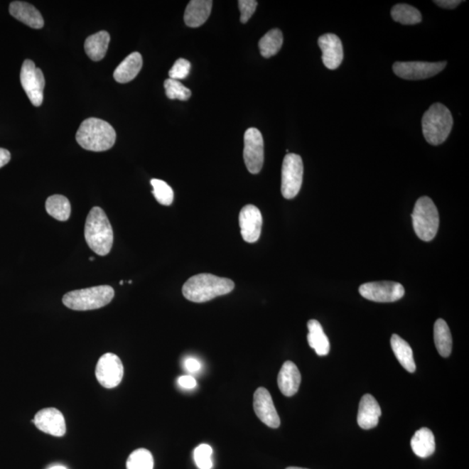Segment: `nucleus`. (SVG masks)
Listing matches in <instances>:
<instances>
[{"label":"nucleus","instance_id":"9b49d317","mask_svg":"<svg viewBox=\"0 0 469 469\" xmlns=\"http://www.w3.org/2000/svg\"><path fill=\"white\" fill-rule=\"evenodd\" d=\"M447 62H397L393 70L397 76L404 80H426L437 75L446 68Z\"/></svg>","mask_w":469,"mask_h":469},{"label":"nucleus","instance_id":"e433bc0d","mask_svg":"<svg viewBox=\"0 0 469 469\" xmlns=\"http://www.w3.org/2000/svg\"><path fill=\"white\" fill-rule=\"evenodd\" d=\"M185 369L190 373L198 372L201 369V363L197 359L189 358L185 362Z\"/></svg>","mask_w":469,"mask_h":469},{"label":"nucleus","instance_id":"473e14b6","mask_svg":"<svg viewBox=\"0 0 469 469\" xmlns=\"http://www.w3.org/2000/svg\"><path fill=\"white\" fill-rule=\"evenodd\" d=\"M212 448L208 444H201L195 448L194 460L199 469H211L213 468Z\"/></svg>","mask_w":469,"mask_h":469},{"label":"nucleus","instance_id":"5701e85b","mask_svg":"<svg viewBox=\"0 0 469 469\" xmlns=\"http://www.w3.org/2000/svg\"><path fill=\"white\" fill-rule=\"evenodd\" d=\"M308 343L311 347L315 350L316 353L320 357H324L330 353V341L318 320L314 319L308 320Z\"/></svg>","mask_w":469,"mask_h":469},{"label":"nucleus","instance_id":"0eeeda50","mask_svg":"<svg viewBox=\"0 0 469 469\" xmlns=\"http://www.w3.org/2000/svg\"><path fill=\"white\" fill-rule=\"evenodd\" d=\"M303 163L299 155L285 156L281 168V194L286 199H293L299 193L303 185Z\"/></svg>","mask_w":469,"mask_h":469},{"label":"nucleus","instance_id":"a19ab883","mask_svg":"<svg viewBox=\"0 0 469 469\" xmlns=\"http://www.w3.org/2000/svg\"><path fill=\"white\" fill-rule=\"evenodd\" d=\"M286 469H307V468H297V467H289V468H287Z\"/></svg>","mask_w":469,"mask_h":469},{"label":"nucleus","instance_id":"79ce46f5","mask_svg":"<svg viewBox=\"0 0 469 469\" xmlns=\"http://www.w3.org/2000/svg\"><path fill=\"white\" fill-rule=\"evenodd\" d=\"M93 260H95V258H94V257H90V261H93Z\"/></svg>","mask_w":469,"mask_h":469},{"label":"nucleus","instance_id":"f8f14e48","mask_svg":"<svg viewBox=\"0 0 469 469\" xmlns=\"http://www.w3.org/2000/svg\"><path fill=\"white\" fill-rule=\"evenodd\" d=\"M96 377L104 388H116L124 377L122 361L115 354L107 353L102 355L96 367Z\"/></svg>","mask_w":469,"mask_h":469},{"label":"nucleus","instance_id":"37998d69","mask_svg":"<svg viewBox=\"0 0 469 469\" xmlns=\"http://www.w3.org/2000/svg\"><path fill=\"white\" fill-rule=\"evenodd\" d=\"M123 284H124V281H120V285H123Z\"/></svg>","mask_w":469,"mask_h":469},{"label":"nucleus","instance_id":"f704fd0d","mask_svg":"<svg viewBox=\"0 0 469 469\" xmlns=\"http://www.w3.org/2000/svg\"><path fill=\"white\" fill-rule=\"evenodd\" d=\"M257 1L255 0H240L238 1V6L241 13L240 21L242 23H247L252 15L255 14Z\"/></svg>","mask_w":469,"mask_h":469},{"label":"nucleus","instance_id":"ddd939ff","mask_svg":"<svg viewBox=\"0 0 469 469\" xmlns=\"http://www.w3.org/2000/svg\"><path fill=\"white\" fill-rule=\"evenodd\" d=\"M253 406L254 411L263 424L271 428H279L280 418L274 405L271 394L267 389L261 387L256 390L254 394Z\"/></svg>","mask_w":469,"mask_h":469},{"label":"nucleus","instance_id":"39448f33","mask_svg":"<svg viewBox=\"0 0 469 469\" xmlns=\"http://www.w3.org/2000/svg\"><path fill=\"white\" fill-rule=\"evenodd\" d=\"M114 297V289L108 285L77 289L63 297V303L70 310L85 311L107 306Z\"/></svg>","mask_w":469,"mask_h":469},{"label":"nucleus","instance_id":"7ed1b4c3","mask_svg":"<svg viewBox=\"0 0 469 469\" xmlns=\"http://www.w3.org/2000/svg\"><path fill=\"white\" fill-rule=\"evenodd\" d=\"M86 242L92 252L107 256L113 245V230L107 214L99 207H94L86 218L85 227Z\"/></svg>","mask_w":469,"mask_h":469},{"label":"nucleus","instance_id":"9d476101","mask_svg":"<svg viewBox=\"0 0 469 469\" xmlns=\"http://www.w3.org/2000/svg\"><path fill=\"white\" fill-rule=\"evenodd\" d=\"M244 159L250 173H259L264 166V144L263 135L257 128H249L245 131Z\"/></svg>","mask_w":469,"mask_h":469},{"label":"nucleus","instance_id":"c85d7f7f","mask_svg":"<svg viewBox=\"0 0 469 469\" xmlns=\"http://www.w3.org/2000/svg\"><path fill=\"white\" fill-rule=\"evenodd\" d=\"M391 16L394 21L401 25L413 26L419 23L422 17L419 10L406 4H398L391 10Z\"/></svg>","mask_w":469,"mask_h":469},{"label":"nucleus","instance_id":"1a4fd4ad","mask_svg":"<svg viewBox=\"0 0 469 469\" xmlns=\"http://www.w3.org/2000/svg\"><path fill=\"white\" fill-rule=\"evenodd\" d=\"M360 294L365 299L377 303H394L404 296L405 289L396 281H371L359 288Z\"/></svg>","mask_w":469,"mask_h":469},{"label":"nucleus","instance_id":"a878e982","mask_svg":"<svg viewBox=\"0 0 469 469\" xmlns=\"http://www.w3.org/2000/svg\"><path fill=\"white\" fill-rule=\"evenodd\" d=\"M433 338L436 350L441 357H448L452 351V335L447 323L443 319H438L433 326Z\"/></svg>","mask_w":469,"mask_h":469},{"label":"nucleus","instance_id":"c9c22d12","mask_svg":"<svg viewBox=\"0 0 469 469\" xmlns=\"http://www.w3.org/2000/svg\"><path fill=\"white\" fill-rule=\"evenodd\" d=\"M178 384L183 389H194L195 385H197V382H195V378L191 377V375H183V377L178 379Z\"/></svg>","mask_w":469,"mask_h":469},{"label":"nucleus","instance_id":"7c9ffc66","mask_svg":"<svg viewBox=\"0 0 469 469\" xmlns=\"http://www.w3.org/2000/svg\"><path fill=\"white\" fill-rule=\"evenodd\" d=\"M151 183L153 187L152 193L160 205L169 206L173 203V190L166 182L160 179H151Z\"/></svg>","mask_w":469,"mask_h":469},{"label":"nucleus","instance_id":"c756f323","mask_svg":"<svg viewBox=\"0 0 469 469\" xmlns=\"http://www.w3.org/2000/svg\"><path fill=\"white\" fill-rule=\"evenodd\" d=\"M153 456L146 448H139L133 451L126 463L127 469H153Z\"/></svg>","mask_w":469,"mask_h":469},{"label":"nucleus","instance_id":"58836bf2","mask_svg":"<svg viewBox=\"0 0 469 469\" xmlns=\"http://www.w3.org/2000/svg\"><path fill=\"white\" fill-rule=\"evenodd\" d=\"M11 160V153L6 149L0 148V168H2Z\"/></svg>","mask_w":469,"mask_h":469},{"label":"nucleus","instance_id":"4be33fe9","mask_svg":"<svg viewBox=\"0 0 469 469\" xmlns=\"http://www.w3.org/2000/svg\"><path fill=\"white\" fill-rule=\"evenodd\" d=\"M411 448L417 456L428 458L436 451V440L431 430L422 428L417 430L411 439Z\"/></svg>","mask_w":469,"mask_h":469},{"label":"nucleus","instance_id":"ea45409f","mask_svg":"<svg viewBox=\"0 0 469 469\" xmlns=\"http://www.w3.org/2000/svg\"><path fill=\"white\" fill-rule=\"evenodd\" d=\"M49 469H68L64 466H54L52 468H50Z\"/></svg>","mask_w":469,"mask_h":469},{"label":"nucleus","instance_id":"4c0bfd02","mask_svg":"<svg viewBox=\"0 0 469 469\" xmlns=\"http://www.w3.org/2000/svg\"><path fill=\"white\" fill-rule=\"evenodd\" d=\"M438 6L445 8V9H455L463 1L459 0H439V1H433Z\"/></svg>","mask_w":469,"mask_h":469},{"label":"nucleus","instance_id":"f257e3e1","mask_svg":"<svg viewBox=\"0 0 469 469\" xmlns=\"http://www.w3.org/2000/svg\"><path fill=\"white\" fill-rule=\"evenodd\" d=\"M234 288L232 280L212 274H198L183 286V295L193 303H205L217 296L229 294Z\"/></svg>","mask_w":469,"mask_h":469},{"label":"nucleus","instance_id":"a211bd4d","mask_svg":"<svg viewBox=\"0 0 469 469\" xmlns=\"http://www.w3.org/2000/svg\"><path fill=\"white\" fill-rule=\"evenodd\" d=\"M301 380L302 377L295 363L291 361L285 362L277 377V384L281 394L288 397L295 396L298 392Z\"/></svg>","mask_w":469,"mask_h":469},{"label":"nucleus","instance_id":"f03ea898","mask_svg":"<svg viewBox=\"0 0 469 469\" xmlns=\"http://www.w3.org/2000/svg\"><path fill=\"white\" fill-rule=\"evenodd\" d=\"M114 128L105 121L90 117L81 124L77 131L76 140L85 150L105 151L111 149L116 142Z\"/></svg>","mask_w":469,"mask_h":469},{"label":"nucleus","instance_id":"72a5a7b5","mask_svg":"<svg viewBox=\"0 0 469 469\" xmlns=\"http://www.w3.org/2000/svg\"><path fill=\"white\" fill-rule=\"evenodd\" d=\"M190 66L189 61L185 60V58H179V60L175 62V64L170 70V78L178 81L185 80V78L189 76Z\"/></svg>","mask_w":469,"mask_h":469},{"label":"nucleus","instance_id":"6e6552de","mask_svg":"<svg viewBox=\"0 0 469 469\" xmlns=\"http://www.w3.org/2000/svg\"><path fill=\"white\" fill-rule=\"evenodd\" d=\"M21 82L23 91L29 97L31 103L38 107L44 99V89L45 80L42 70L36 68L34 62L30 60L23 61L21 72Z\"/></svg>","mask_w":469,"mask_h":469},{"label":"nucleus","instance_id":"4468645a","mask_svg":"<svg viewBox=\"0 0 469 469\" xmlns=\"http://www.w3.org/2000/svg\"><path fill=\"white\" fill-rule=\"evenodd\" d=\"M241 234L245 242L253 244L259 239L263 226V217L255 205H245L240 211Z\"/></svg>","mask_w":469,"mask_h":469},{"label":"nucleus","instance_id":"cd10ccee","mask_svg":"<svg viewBox=\"0 0 469 469\" xmlns=\"http://www.w3.org/2000/svg\"><path fill=\"white\" fill-rule=\"evenodd\" d=\"M284 43L283 33L279 29L268 31L259 41V49L262 56L269 58L279 53Z\"/></svg>","mask_w":469,"mask_h":469},{"label":"nucleus","instance_id":"393cba45","mask_svg":"<svg viewBox=\"0 0 469 469\" xmlns=\"http://www.w3.org/2000/svg\"><path fill=\"white\" fill-rule=\"evenodd\" d=\"M390 343L394 355L401 365L409 373H414L416 370V366L414 360L413 350L409 344L396 334L392 335Z\"/></svg>","mask_w":469,"mask_h":469},{"label":"nucleus","instance_id":"aec40b11","mask_svg":"<svg viewBox=\"0 0 469 469\" xmlns=\"http://www.w3.org/2000/svg\"><path fill=\"white\" fill-rule=\"evenodd\" d=\"M213 2L211 0H191L185 13V22L189 27H199L209 18Z\"/></svg>","mask_w":469,"mask_h":469},{"label":"nucleus","instance_id":"2eb2a0df","mask_svg":"<svg viewBox=\"0 0 469 469\" xmlns=\"http://www.w3.org/2000/svg\"><path fill=\"white\" fill-rule=\"evenodd\" d=\"M33 424L41 431L53 436L61 437L65 435V420L60 410L54 408L43 409L38 411L33 420Z\"/></svg>","mask_w":469,"mask_h":469},{"label":"nucleus","instance_id":"f3484780","mask_svg":"<svg viewBox=\"0 0 469 469\" xmlns=\"http://www.w3.org/2000/svg\"><path fill=\"white\" fill-rule=\"evenodd\" d=\"M381 416V406L375 398L370 394H365L359 404L357 422L360 427L363 429L377 427Z\"/></svg>","mask_w":469,"mask_h":469},{"label":"nucleus","instance_id":"423d86ee","mask_svg":"<svg viewBox=\"0 0 469 469\" xmlns=\"http://www.w3.org/2000/svg\"><path fill=\"white\" fill-rule=\"evenodd\" d=\"M414 232L421 240L430 242L439 229V213L435 203L428 197H421L416 203L412 213Z\"/></svg>","mask_w":469,"mask_h":469},{"label":"nucleus","instance_id":"20e7f679","mask_svg":"<svg viewBox=\"0 0 469 469\" xmlns=\"http://www.w3.org/2000/svg\"><path fill=\"white\" fill-rule=\"evenodd\" d=\"M453 124L451 111L443 104H433L422 117V132L425 139L432 146H439L448 138Z\"/></svg>","mask_w":469,"mask_h":469},{"label":"nucleus","instance_id":"bb28decb","mask_svg":"<svg viewBox=\"0 0 469 469\" xmlns=\"http://www.w3.org/2000/svg\"><path fill=\"white\" fill-rule=\"evenodd\" d=\"M45 209L50 217L56 220L68 221L70 216V203L68 198L62 195H53L45 203Z\"/></svg>","mask_w":469,"mask_h":469},{"label":"nucleus","instance_id":"6ab92c4d","mask_svg":"<svg viewBox=\"0 0 469 469\" xmlns=\"http://www.w3.org/2000/svg\"><path fill=\"white\" fill-rule=\"evenodd\" d=\"M9 11L18 21L33 29H41L44 26V18L38 10L31 4L23 1L11 3Z\"/></svg>","mask_w":469,"mask_h":469},{"label":"nucleus","instance_id":"412c9836","mask_svg":"<svg viewBox=\"0 0 469 469\" xmlns=\"http://www.w3.org/2000/svg\"><path fill=\"white\" fill-rule=\"evenodd\" d=\"M143 66V58L139 53H132L125 58L113 73L115 80L120 84L128 83L138 76Z\"/></svg>","mask_w":469,"mask_h":469},{"label":"nucleus","instance_id":"b1692460","mask_svg":"<svg viewBox=\"0 0 469 469\" xmlns=\"http://www.w3.org/2000/svg\"><path fill=\"white\" fill-rule=\"evenodd\" d=\"M111 37L107 31H101L86 38L85 50L87 56L93 61L103 60L107 53Z\"/></svg>","mask_w":469,"mask_h":469},{"label":"nucleus","instance_id":"dca6fc26","mask_svg":"<svg viewBox=\"0 0 469 469\" xmlns=\"http://www.w3.org/2000/svg\"><path fill=\"white\" fill-rule=\"evenodd\" d=\"M318 45L323 52V62L328 69L335 70L341 65L343 49L341 39L335 34L326 33L318 39Z\"/></svg>","mask_w":469,"mask_h":469},{"label":"nucleus","instance_id":"2f4dec72","mask_svg":"<svg viewBox=\"0 0 469 469\" xmlns=\"http://www.w3.org/2000/svg\"><path fill=\"white\" fill-rule=\"evenodd\" d=\"M164 89H166L168 99H170L186 101L189 99L191 96L190 89L185 87L181 82L171 80V78L164 81Z\"/></svg>","mask_w":469,"mask_h":469}]
</instances>
